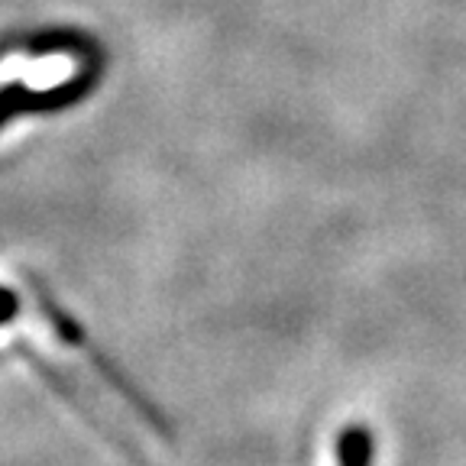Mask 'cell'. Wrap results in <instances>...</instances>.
<instances>
[{
  "instance_id": "6da1fadb",
  "label": "cell",
  "mask_w": 466,
  "mask_h": 466,
  "mask_svg": "<svg viewBox=\"0 0 466 466\" xmlns=\"http://www.w3.org/2000/svg\"><path fill=\"white\" fill-rule=\"evenodd\" d=\"M43 311H46V318H49V324H56L58 337H62L66 343H72L75 350H85L87 357H91V363H95V370L101 372L104 379H107V382L116 389V392L124 395V401H130V405L137 408L139 418H143V421L149 424V428L159 431V434H166V437H172V428H168V421H166V415L159 411V405H153V401L146 399V395L139 392L137 386H133L130 379H127L124 372L116 370V366L110 363L107 357H104L101 350L91 347V343H87V337H85V330H81L72 318H66V314H62V308H56L49 299H43Z\"/></svg>"
},
{
  "instance_id": "7a4b0ae2",
  "label": "cell",
  "mask_w": 466,
  "mask_h": 466,
  "mask_svg": "<svg viewBox=\"0 0 466 466\" xmlns=\"http://www.w3.org/2000/svg\"><path fill=\"white\" fill-rule=\"evenodd\" d=\"M337 466H376V437L366 424H347L334 441Z\"/></svg>"
},
{
  "instance_id": "3957f363",
  "label": "cell",
  "mask_w": 466,
  "mask_h": 466,
  "mask_svg": "<svg viewBox=\"0 0 466 466\" xmlns=\"http://www.w3.org/2000/svg\"><path fill=\"white\" fill-rule=\"evenodd\" d=\"M14 311H16V299L10 295V291L0 289V324H4V320H7Z\"/></svg>"
}]
</instances>
